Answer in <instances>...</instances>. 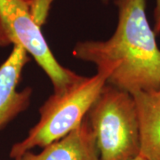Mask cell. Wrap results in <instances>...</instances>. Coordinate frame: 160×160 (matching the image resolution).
Listing matches in <instances>:
<instances>
[{"instance_id":"obj_7","label":"cell","mask_w":160,"mask_h":160,"mask_svg":"<svg viewBox=\"0 0 160 160\" xmlns=\"http://www.w3.org/2000/svg\"><path fill=\"white\" fill-rule=\"evenodd\" d=\"M136 103L140 152L146 160H160V90L132 94Z\"/></svg>"},{"instance_id":"obj_6","label":"cell","mask_w":160,"mask_h":160,"mask_svg":"<svg viewBox=\"0 0 160 160\" xmlns=\"http://www.w3.org/2000/svg\"><path fill=\"white\" fill-rule=\"evenodd\" d=\"M14 160H101L95 138L87 118L65 137L35 154L26 151Z\"/></svg>"},{"instance_id":"obj_9","label":"cell","mask_w":160,"mask_h":160,"mask_svg":"<svg viewBox=\"0 0 160 160\" xmlns=\"http://www.w3.org/2000/svg\"><path fill=\"white\" fill-rule=\"evenodd\" d=\"M129 160H146L144 158H142V156H140V155H138V156H136V157H134V158H131V159Z\"/></svg>"},{"instance_id":"obj_1","label":"cell","mask_w":160,"mask_h":160,"mask_svg":"<svg viewBox=\"0 0 160 160\" xmlns=\"http://www.w3.org/2000/svg\"><path fill=\"white\" fill-rule=\"evenodd\" d=\"M118 24L105 41L79 42L74 57L109 73L107 83L132 95L160 90V49L146 14V0H114Z\"/></svg>"},{"instance_id":"obj_5","label":"cell","mask_w":160,"mask_h":160,"mask_svg":"<svg viewBox=\"0 0 160 160\" xmlns=\"http://www.w3.org/2000/svg\"><path fill=\"white\" fill-rule=\"evenodd\" d=\"M30 61L29 53L21 46H13L6 61L0 65V129L29 107L32 89L18 91L22 73Z\"/></svg>"},{"instance_id":"obj_8","label":"cell","mask_w":160,"mask_h":160,"mask_svg":"<svg viewBox=\"0 0 160 160\" xmlns=\"http://www.w3.org/2000/svg\"><path fill=\"white\" fill-rule=\"evenodd\" d=\"M154 31L156 35L160 34V0H156L154 9Z\"/></svg>"},{"instance_id":"obj_4","label":"cell","mask_w":160,"mask_h":160,"mask_svg":"<svg viewBox=\"0 0 160 160\" xmlns=\"http://www.w3.org/2000/svg\"><path fill=\"white\" fill-rule=\"evenodd\" d=\"M41 27L32 11L30 0H0V46H22L48 76L53 92H61L81 76L58 62Z\"/></svg>"},{"instance_id":"obj_3","label":"cell","mask_w":160,"mask_h":160,"mask_svg":"<svg viewBox=\"0 0 160 160\" xmlns=\"http://www.w3.org/2000/svg\"><path fill=\"white\" fill-rule=\"evenodd\" d=\"M86 118L101 160H129L139 155L137 107L131 93L107 83Z\"/></svg>"},{"instance_id":"obj_2","label":"cell","mask_w":160,"mask_h":160,"mask_svg":"<svg viewBox=\"0 0 160 160\" xmlns=\"http://www.w3.org/2000/svg\"><path fill=\"white\" fill-rule=\"evenodd\" d=\"M108 78L109 73L97 71L91 78L80 77L64 91L53 92L39 109L38 124L29 130L27 137L12 147L10 158L16 159L35 147L45 148L78 127Z\"/></svg>"},{"instance_id":"obj_10","label":"cell","mask_w":160,"mask_h":160,"mask_svg":"<svg viewBox=\"0 0 160 160\" xmlns=\"http://www.w3.org/2000/svg\"><path fill=\"white\" fill-rule=\"evenodd\" d=\"M103 1H104V2H105V3H107V2H108V1H109V0H103Z\"/></svg>"}]
</instances>
